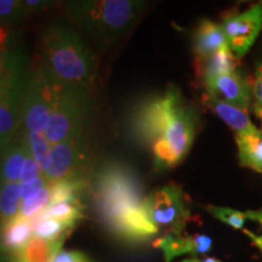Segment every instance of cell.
<instances>
[{
	"label": "cell",
	"mask_w": 262,
	"mask_h": 262,
	"mask_svg": "<svg viewBox=\"0 0 262 262\" xmlns=\"http://www.w3.org/2000/svg\"><path fill=\"white\" fill-rule=\"evenodd\" d=\"M50 186V181L45 175L40 176V178L33 180L27 183H22V201L26 198H28L29 195L34 194L35 192L40 191V189Z\"/></svg>",
	"instance_id": "obj_31"
},
{
	"label": "cell",
	"mask_w": 262,
	"mask_h": 262,
	"mask_svg": "<svg viewBox=\"0 0 262 262\" xmlns=\"http://www.w3.org/2000/svg\"><path fill=\"white\" fill-rule=\"evenodd\" d=\"M241 166L262 173V129L234 134Z\"/></svg>",
	"instance_id": "obj_17"
},
{
	"label": "cell",
	"mask_w": 262,
	"mask_h": 262,
	"mask_svg": "<svg viewBox=\"0 0 262 262\" xmlns=\"http://www.w3.org/2000/svg\"><path fill=\"white\" fill-rule=\"evenodd\" d=\"M206 211L211 214L219 221L231 226L232 228L239 231L242 227L244 220V211L235 210L232 208H226V206H216V205H208L205 206Z\"/></svg>",
	"instance_id": "obj_28"
},
{
	"label": "cell",
	"mask_w": 262,
	"mask_h": 262,
	"mask_svg": "<svg viewBox=\"0 0 262 262\" xmlns=\"http://www.w3.org/2000/svg\"><path fill=\"white\" fill-rule=\"evenodd\" d=\"M22 204V183L0 186V222L4 226L19 214Z\"/></svg>",
	"instance_id": "obj_21"
},
{
	"label": "cell",
	"mask_w": 262,
	"mask_h": 262,
	"mask_svg": "<svg viewBox=\"0 0 262 262\" xmlns=\"http://www.w3.org/2000/svg\"><path fill=\"white\" fill-rule=\"evenodd\" d=\"M203 102L206 107L210 108L222 122L227 124L229 129L233 130L234 134L248 133V131L256 129V125L251 122L248 113L243 110H239V108L205 93L203 95Z\"/></svg>",
	"instance_id": "obj_16"
},
{
	"label": "cell",
	"mask_w": 262,
	"mask_h": 262,
	"mask_svg": "<svg viewBox=\"0 0 262 262\" xmlns=\"http://www.w3.org/2000/svg\"><path fill=\"white\" fill-rule=\"evenodd\" d=\"M62 81L55 78L41 63L26 80L21 107V124L25 133L42 134L56 107Z\"/></svg>",
	"instance_id": "obj_6"
},
{
	"label": "cell",
	"mask_w": 262,
	"mask_h": 262,
	"mask_svg": "<svg viewBox=\"0 0 262 262\" xmlns=\"http://www.w3.org/2000/svg\"><path fill=\"white\" fill-rule=\"evenodd\" d=\"M225 47L228 45L221 25L215 24L208 18H203L193 34V52L196 61L211 56Z\"/></svg>",
	"instance_id": "obj_14"
},
{
	"label": "cell",
	"mask_w": 262,
	"mask_h": 262,
	"mask_svg": "<svg viewBox=\"0 0 262 262\" xmlns=\"http://www.w3.org/2000/svg\"><path fill=\"white\" fill-rule=\"evenodd\" d=\"M27 140V139H26ZM28 142V141H27ZM45 175L42 172V170L37 160H35L34 157H33L31 148H29L28 145V150H27V156H26L25 163H24V168H22V172H21V179H19V182L21 183H27L29 181H33V180L40 178V176Z\"/></svg>",
	"instance_id": "obj_29"
},
{
	"label": "cell",
	"mask_w": 262,
	"mask_h": 262,
	"mask_svg": "<svg viewBox=\"0 0 262 262\" xmlns=\"http://www.w3.org/2000/svg\"><path fill=\"white\" fill-rule=\"evenodd\" d=\"M145 209L158 231H163L164 234L183 233L191 220L185 193L172 182L150 192L145 198Z\"/></svg>",
	"instance_id": "obj_8"
},
{
	"label": "cell",
	"mask_w": 262,
	"mask_h": 262,
	"mask_svg": "<svg viewBox=\"0 0 262 262\" xmlns=\"http://www.w3.org/2000/svg\"><path fill=\"white\" fill-rule=\"evenodd\" d=\"M28 14L29 11L25 2L0 0V26L16 24Z\"/></svg>",
	"instance_id": "obj_27"
},
{
	"label": "cell",
	"mask_w": 262,
	"mask_h": 262,
	"mask_svg": "<svg viewBox=\"0 0 262 262\" xmlns=\"http://www.w3.org/2000/svg\"><path fill=\"white\" fill-rule=\"evenodd\" d=\"M181 262H224L221 260H217V258L215 257H209V256H205V257H191V258H186V260H183Z\"/></svg>",
	"instance_id": "obj_34"
},
{
	"label": "cell",
	"mask_w": 262,
	"mask_h": 262,
	"mask_svg": "<svg viewBox=\"0 0 262 262\" xmlns=\"http://www.w3.org/2000/svg\"><path fill=\"white\" fill-rule=\"evenodd\" d=\"M41 64L58 80L90 90L96 77V58L73 26L54 21L42 29Z\"/></svg>",
	"instance_id": "obj_2"
},
{
	"label": "cell",
	"mask_w": 262,
	"mask_h": 262,
	"mask_svg": "<svg viewBox=\"0 0 262 262\" xmlns=\"http://www.w3.org/2000/svg\"><path fill=\"white\" fill-rule=\"evenodd\" d=\"M142 191L135 171L124 163H104L94 175L95 204L108 227L125 211L145 204Z\"/></svg>",
	"instance_id": "obj_4"
},
{
	"label": "cell",
	"mask_w": 262,
	"mask_h": 262,
	"mask_svg": "<svg viewBox=\"0 0 262 262\" xmlns=\"http://www.w3.org/2000/svg\"><path fill=\"white\" fill-rule=\"evenodd\" d=\"M33 234V226L29 220L16 216L12 221L3 226L2 243L5 250L14 251L17 255L24 249Z\"/></svg>",
	"instance_id": "obj_20"
},
{
	"label": "cell",
	"mask_w": 262,
	"mask_h": 262,
	"mask_svg": "<svg viewBox=\"0 0 262 262\" xmlns=\"http://www.w3.org/2000/svg\"><path fill=\"white\" fill-rule=\"evenodd\" d=\"M205 94L248 112L253 106L251 83L237 71L203 80Z\"/></svg>",
	"instance_id": "obj_11"
},
{
	"label": "cell",
	"mask_w": 262,
	"mask_h": 262,
	"mask_svg": "<svg viewBox=\"0 0 262 262\" xmlns=\"http://www.w3.org/2000/svg\"><path fill=\"white\" fill-rule=\"evenodd\" d=\"M21 133L24 134L26 139H27L32 155L38 162L42 172L47 173L49 169V160H50L51 152L50 142L47 140L44 133H25V131H21Z\"/></svg>",
	"instance_id": "obj_25"
},
{
	"label": "cell",
	"mask_w": 262,
	"mask_h": 262,
	"mask_svg": "<svg viewBox=\"0 0 262 262\" xmlns=\"http://www.w3.org/2000/svg\"><path fill=\"white\" fill-rule=\"evenodd\" d=\"M146 3L135 0L68 2V17L101 45L120 40L142 15Z\"/></svg>",
	"instance_id": "obj_3"
},
{
	"label": "cell",
	"mask_w": 262,
	"mask_h": 262,
	"mask_svg": "<svg viewBox=\"0 0 262 262\" xmlns=\"http://www.w3.org/2000/svg\"><path fill=\"white\" fill-rule=\"evenodd\" d=\"M84 217L83 211H81L80 203H61V204H56L49 206L44 211H41L38 216L34 219L29 220L32 222V226L37 222L45 220V219H55V220H60L67 224L74 225L77 221L81 220Z\"/></svg>",
	"instance_id": "obj_22"
},
{
	"label": "cell",
	"mask_w": 262,
	"mask_h": 262,
	"mask_svg": "<svg viewBox=\"0 0 262 262\" xmlns=\"http://www.w3.org/2000/svg\"><path fill=\"white\" fill-rule=\"evenodd\" d=\"M198 126V111L173 84L141 102L129 122L133 139L150 148L157 170L175 168L186 159Z\"/></svg>",
	"instance_id": "obj_1"
},
{
	"label": "cell",
	"mask_w": 262,
	"mask_h": 262,
	"mask_svg": "<svg viewBox=\"0 0 262 262\" xmlns=\"http://www.w3.org/2000/svg\"><path fill=\"white\" fill-rule=\"evenodd\" d=\"M26 54L10 44L0 77V152L14 140L21 124V107L26 86Z\"/></svg>",
	"instance_id": "obj_5"
},
{
	"label": "cell",
	"mask_w": 262,
	"mask_h": 262,
	"mask_svg": "<svg viewBox=\"0 0 262 262\" xmlns=\"http://www.w3.org/2000/svg\"><path fill=\"white\" fill-rule=\"evenodd\" d=\"M251 95H253V106L262 108V61L256 66L254 77L251 79Z\"/></svg>",
	"instance_id": "obj_30"
},
{
	"label": "cell",
	"mask_w": 262,
	"mask_h": 262,
	"mask_svg": "<svg viewBox=\"0 0 262 262\" xmlns=\"http://www.w3.org/2000/svg\"><path fill=\"white\" fill-rule=\"evenodd\" d=\"M25 3L29 12L35 11V10L47 9L49 4H52L51 2H44V0H35V2H33V0H26Z\"/></svg>",
	"instance_id": "obj_33"
},
{
	"label": "cell",
	"mask_w": 262,
	"mask_h": 262,
	"mask_svg": "<svg viewBox=\"0 0 262 262\" xmlns=\"http://www.w3.org/2000/svg\"><path fill=\"white\" fill-rule=\"evenodd\" d=\"M62 243L63 241H45L32 237L16 257L18 262H52L61 251Z\"/></svg>",
	"instance_id": "obj_19"
},
{
	"label": "cell",
	"mask_w": 262,
	"mask_h": 262,
	"mask_svg": "<svg viewBox=\"0 0 262 262\" xmlns=\"http://www.w3.org/2000/svg\"><path fill=\"white\" fill-rule=\"evenodd\" d=\"M163 251L164 258L170 262L175 257L185 254L204 255L211 250L212 239L205 234H164L153 243Z\"/></svg>",
	"instance_id": "obj_12"
},
{
	"label": "cell",
	"mask_w": 262,
	"mask_h": 262,
	"mask_svg": "<svg viewBox=\"0 0 262 262\" xmlns=\"http://www.w3.org/2000/svg\"><path fill=\"white\" fill-rule=\"evenodd\" d=\"M251 111H253L254 116L257 118L258 122L261 123V126H262V108H260V107H251Z\"/></svg>",
	"instance_id": "obj_36"
},
{
	"label": "cell",
	"mask_w": 262,
	"mask_h": 262,
	"mask_svg": "<svg viewBox=\"0 0 262 262\" xmlns=\"http://www.w3.org/2000/svg\"><path fill=\"white\" fill-rule=\"evenodd\" d=\"M51 191L50 186L35 192L34 194L29 195L22 201L21 209H19L18 217L25 219V220H32L35 216H38L41 211H44L50 204Z\"/></svg>",
	"instance_id": "obj_24"
},
{
	"label": "cell",
	"mask_w": 262,
	"mask_h": 262,
	"mask_svg": "<svg viewBox=\"0 0 262 262\" xmlns=\"http://www.w3.org/2000/svg\"><path fill=\"white\" fill-rule=\"evenodd\" d=\"M73 228L74 225L67 222L55 220V219H45L33 225V234L34 237L45 241H63L66 234Z\"/></svg>",
	"instance_id": "obj_23"
},
{
	"label": "cell",
	"mask_w": 262,
	"mask_h": 262,
	"mask_svg": "<svg viewBox=\"0 0 262 262\" xmlns=\"http://www.w3.org/2000/svg\"><path fill=\"white\" fill-rule=\"evenodd\" d=\"M28 142L24 134L17 140H12L0 157V186L6 183L19 182L22 168L27 156Z\"/></svg>",
	"instance_id": "obj_15"
},
{
	"label": "cell",
	"mask_w": 262,
	"mask_h": 262,
	"mask_svg": "<svg viewBox=\"0 0 262 262\" xmlns=\"http://www.w3.org/2000/svg\"><path fill=\"white\" fill-rule=\"evenodd\" d=\"M198 62V72L201 74L202 81L219 77V75L232 73V72H235V68H237V57L228 47L222 48L211 56Z\"/></svg>",
	"instance_id": "obj_18"
},
{
	"label": "cell",
	"mask_w": 262,
	"mask_h": 262,
	"mask_svg": "<svg viewBox=\"0 0 262 262\" xmlns=\"http://www.w3.org/2000/svg\"><path fill=\"white\" fill-rule=\"evenodd\" d=\"M89 91L70 84H62L56 107L44 130V135L51 146L84 133L85 116L89 107Z\"/></svg>",
	"instance_id": "obj_7"
},
{
	"label": "cell",
	"mask_w": 262,
	"mask_h": 262,
	"mask_svg": "<svg viewBox=\"0 0 262 262\" xmlns=\"http://www.w3.org/2000/svg\"><path fill=\"white\" fill-rule=\"evenodd\" d=\"M222 31L228 48L237 60L248 54L262 31V4L241 12H229L222 17Z\"/></svg>",
	"instance_id": "obj_9"
},
{
	"label": "cell",
	"mask_w": 262,
	"mask_h": 262,
	"mask_svg": "<svg viewBox=\"0 0 262 262\" xmlns=\"http://www.w3.org/2000/svg\"><path fill=\"white\" fill-rule=\"evenodd\" d=\"M52 262H91L89 257H86L80 251H66L61 250Z\"/></svg>",
	"instance_id": "obj_32"
},
{
	"label": "cell",
	"mask_w": 262,
	"mask_h": 262,
	"mask_svg": "<svg viewBox=\"0 0 262 262\" xmlns=\"http://www.w3.org/2000/svg\"><path fill=\"white\" fill-rule=\"evenodd\" d=\"M2 229H3V225L2 222H0V258H2V260H8V254H6L5 248L3 247V243H2Z\"/></svg>",
	"instance_id": "obj_35"
},
{
	"label": "cell",
	"mask_w": 262,
	"mask_h": 262,
	"mask_svg": "<svg viewBox=\"0 0 262 262\" xmlns=\"http://www.w3.org/2000/svg\"><path fill=\"white\" fill-rule=\"evenodd\" d=\"M114 233L130 241H143L158 234L159 231L147 214L145 204L130 209L110 226Z\"/></svg>",
	"instance_id": "obj_13"
},
{
	"label": "cell",
	"mask_w": 262,
	"mask_h": 262,
	"mask_svg": "<svg viewBox=\"0 0 262 262\" xmlns=\"http://www.w3.org/2000/svg\"><path fill=\"white\" fill-rule=\"evenodd\" d=\"M86 152V139L84 133L51 146L49 169L45 176L50 183L84 178Z\"/></svg>",
	"instance_id": "obj_10"
},
{
	"label": "cell",
	"mask_w": 262,
	"mask_h": 262,
	"mask_svg": "<svg viewBox=\"0 0 262 262\" xmlns=\"http://www.w3.org/2000/svg\"><path fill=\"white\" fill-rule=\"evenodd\" d=\"M239 231L250 239L254 247L262 255V208L258 210L244 211V220Z\"/></svg>",
	"instance_id": "obj_26"
}]
</instances>
